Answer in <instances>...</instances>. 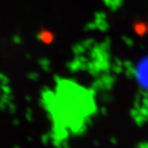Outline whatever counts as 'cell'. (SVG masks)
I'll use <instances>...</instances> for the list:
<instances>
[{"mask_svg": "<svg viewBox=\"0 0 148 148\" xmlns=\"http://www.w3.org/2000/svg\"><path fill=\"white\" fill-rule=\"evenodd\" d=\"M147 35H148V23H147Z\"/></svg>", "mask_w": 148, "mask_h": 148, "instance_id": "cell-1", "label": "cell"}]
</instances>
